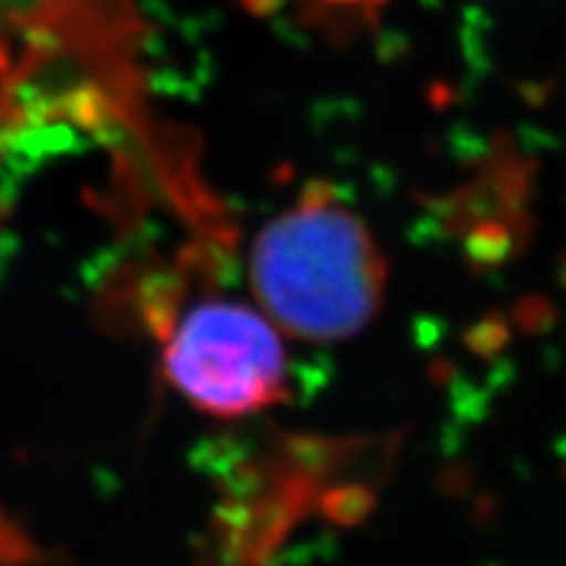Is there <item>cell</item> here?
<instances>
[{"label":"cell","instance_id":"obj_1","mask_svg":"<svg viewBox=\"0 0 566 566\" xmlns=\"http://www.w3.org/2000/svg\"><path fill=\"white\" fill-rule=\"evenodd\" d=\"M250 283L283 336L344 342L380 313L388 260L365 218L334 187L313 181L260 229Z\"/></svg>","mask_w":566,"mask_h":566},{"label":"cell","instance_id":"obj_2","mask_svg":"<svg viewBox=\"0 0 566 566\" xmlns=\"http://www.w3.org/2000/svg\"><path fill=\"white\" fill-rule=\"evenodd\" d=\"M163 365L184 399L212 417H247L289 394L283 334L258 304L205 300L168 331Z\"/></svg>","mask_w":566,"mask_h":566},{"label":"cell","instance_id":"obj_3","mask_svg":"<svg viewBox=\"0 0 566 566\" xmlns=\"http://www.w3.org/2000/svg\"><path fill=\"white\" fill-rule=\"evenodd\" d=\"M281 0H250L254 11L273 9ZM302 13L328 34H357L373 30L391 0H296Z\"/></svg>","mask_w":566,"mask_h":566},{"label":"cell","instance_id":"obj_4","mask_svg":"<svg viewBox=\"0 0 566 566\" xmlns=\"http://www.w3.org/2000/svg\"><path fill=\"white\" fill-rule=\"evenodd\" d=\"M63 0H0V42L38 30Z\"/></svg>","mask_w":566,"mask_h":566}]
</instances>
